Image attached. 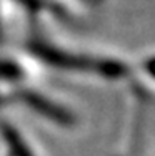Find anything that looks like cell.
I'll return each instance as SVG.
<instances>
[{
	"label": "cell",
	"mask_w": 155,
	"mask_h": 156,
	"mask_svg": "<svg viewBox=\"0 0 155 156\" xmlns=\"http://www.w3.org/2000/svg\"><path fill=\"white\" fill-rule=\"evenodd\" d=\"M34 51L39 57H42L43 60H47L50 65H55V66H64V68H88V66H90L85 60H82V58L72 57V55L54 50V48H49L45 45H37Z\"/></svg>",
	"instance_id": "cell-2"
},
{
	"label": "cell",
	"mask_w": 155,
	"mask_h": 156,
	"mask_svg": "<svg viewBox=\"0 0 155 156\" xmlns=\"http://www.w3.org/2000/svg\"><path fill=\"white\" fill-rule=\"evenodd\" d=\"M97 68L100 70L102 75H105L109 78H119V76L127 73L125 66H122L120 63H117V62H102Z\"/></svg>",
	"instance_id": "cell-4"
},
{
	"label": "cell",
	"mask_w": 155,
	"mask_h": 156,
	"mask_svg": "<svg viewBox=\"0 0 155 156\" xmlns=\"http://www.w3.org/2000/svg\"><path fill=\"white\" fill-rule=\"evenodd\" d=\"M22 100H24L28 106H32L35 111H39L43 116L50 118V120L57 121V123H60V125H70L73 121L72 116H70L64 108L54 105L52 101H49L47 98H43V96L37 95V93H32V91L22 93Z\"/></svg>",
	"instance_id": "cell-1"
},
{
	"label": "cell",
	"mask_w": 155,
	"mask_h": 156,
	"mask_svg": "<svg viewBox=\"0 0 155 156\" xmlns=\"http://www.w3.org/2000/svg\"><path fill=\"white\" fill-rule=\"evenodd\" d=\"M145 68H147V72L152 73V75L155 76V58H153V60H149V62H147Z\"/></svg>",
	"instance_id": "cell-6"
},
{
	"label": "cell",
	"mask_w": 155,
	"mask_h": 156,
	"mask_svg": "<svg viewBox=\"0 0 155 156\" xmlns=\"http://www.w3.org/2000/svg\"><path fill=\"white\" fill-rule=\"evenodd\" d=\"M20 68L10 62H0V76L2 78H20Z\"/></svg>",
	"instance_id": "cell-5"
},
{
	"label": "cell",
	"mask_w": 155,
	"mask_h": 156,
	"mask_svg": "<svg viewBox=\"0 0 155 156\" xmlns=\"http://www.w3.org/2000/svg\"><path fill=\"white\" fill-rule=\"evenodd\" d=\"M3 135H5L7 141H9V146H10V150H12L13 156H32V153L28 151V148L25 146V143L20 140V136H18L12 128L5 126V128H3Z\"/></svg>",
	"instance_id": "cell-3"
}]
</instances>
